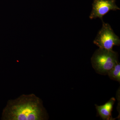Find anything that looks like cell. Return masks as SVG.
<instances>
[{
  "mask_svg": "<svg viewBox=\"0 0 120 120\" xmlns=\"http://www.w3.org/2000/svg\"><path fill=\"white\" fill-rule=\"evenodd\" d=\"M42 101L35 94H22L9 100L2 112L1 120H44L47 119Z\"/></svg>",
  "mask_w": 120,
  "mask_h": 120,
  "instance_id": "6da1fadb",
  "label": "cell"
},
{
  "mask_svg": "<svg viewBox=\"0 0 120 120\" xmlns=\"http://www.w3.org/2000/svg\"><path fill=\"white\" fill-rule=\"evenodd\" d=\"M91 63L93 68L100 75H107L108 72L118 61V54L113 50L99 48L92 55Z\"/></svg>",
  "mask_w": 120,
  "mask_h": 120,
  "instance_id": "7a4b0ae2",
  "label": "cell"
},
{
  "mask_svg": "<svg viewBox=\"0 0 120 120\" xmlns=\"http://www.w3.org/2000/svg\"><path fill=\"white\" fill-rule=\"evenodd\" d=\"M101 21L102 26L94 40V44L99 49L112 50L114 46L120 45V38L114 33L109 24L105 23L103 20Z\"/></svg>",
  "mask_w": 120,
  "mask_h": 120,
  "instance_id": "3957f363",
  "label": "cell"
},
{
  "mask_svg": "<svg viewBox=\"0 0 120 120\" xmlns=\"http://www.w3.org/2000/svg\"><path fill=\"white\" fill-rule=\"evenodd\" d=\"M120 9L116 4V0H94L89 18L91 19L99 18L102 20L103 16L110 11Z\"/></svg>",
  "mask_w": 120,
  "mask_h": 120,
  "instance_id": "277c9868",
  "label": "cell"
},
{
  "mask_svg": "<svg viewBox=\"0 0 120 120\" xmlns=\"http://www.w3.org/2000/svg\"><path fill=\"white\" fill-rule=\"evenodd\" d=\"M115 101V99L112 98L104 105L100 106L95 105L98 113L103 120H114L112 112Z\"/></svg>",
  "mask_w": 120,
  "mask_h": 120,
  "instance_id": "5b68a950",
  "label": "cell"
},
{
  "mask_svg": "<svg viewBox=\"0 0 120 120\" xmlns=\"http://www.w3.org/2000/svg\"><path fill=\"white\" fill-rule=\"evenodd\" d=\"M107 75L110 79L120 82V64L119 62L115 65L108 72Z\"/></svg>",
  "mask_w": 120,
  "mask_h": 120,
  "instance_id": "8992f818",
  "label": "cell"
}]
</instances>
